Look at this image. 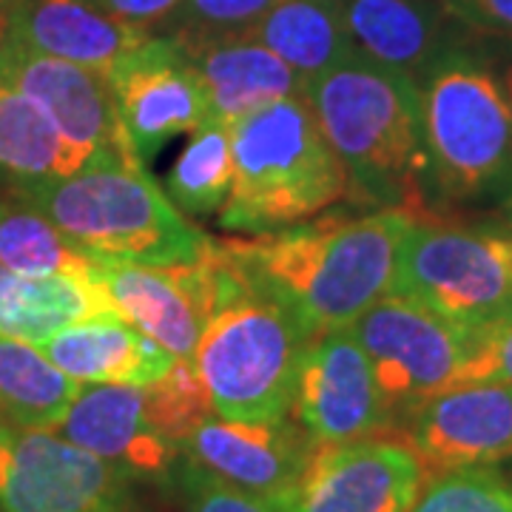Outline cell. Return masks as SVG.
<instances>
[{"mask_svg": "<svg viewBox=\"0 0 512 512\" xmlns=\"http://www.w3.org/2000/svg\"><path fill=\"white\" fill-rule=\"evenodd\" d=\"M0 268L12 276L92 274V256L32 205L0 202Z\"/></svg>", "mask_w": 512, "mask_h": 512, "instance_id": "d4e9b609", "label": "cell"}, {"mask_svg": "<svg viewBox=\"0 0 512 512\" xmlns=\"http://www.w3.org/2000/svg\"><path fill=\"white\" fill-rule=\"evenodd\" d=\"M319 441L296 421L205 419L183 450L222 481L268 504L293 493Z\"/></svg>", "mask_w": 512, "mask_h": 512, "instance_id": "9a60e30c", "label": "cell"}, {"mask_svg": "<svg viewBox=\"0 0 512 512\" xmlns=\"http://www.w3.org/2000/svg\"><path fill=\"white\" fill-rule=\"evenodd\" d=\"M100 316H117V308L94 271L86 276H12L0 293V333L32 345Z\"/></svg>", "mask_w": 512, "mask_h": 512, "instance_id": "44dd1931", "label": "cell"}, {"mask_svg": "<svg viewBox=\"0 0 512 512\" xmlns=\"http://www.w3.org/2000/svg\"><path fill=\"white\" fill-rule=\"evenodd\" d=\"M3 512H140L131 476L52 430L0 427Z\"/></svg>", "mask_w": 512, "mask_h": 512, "instance_id": "9c48e42d", "label": "cell"}, {"mask_svg": "<svg viewBox=\"0 0 512 512\" xmlns=\"http://www.w3.org/2000/svg\"><path fill=\"white\" fill-rule=\"evenodd\" d=\"M311 342L291 311L248 296L205 325L191 362L222 419L274 421L291 413L299 362Z\"/></svg>", "mask_w": 512, "mask_h": 512, "instance_id": "8992f818", "label": "cell"}, {"mask_svg": "<svg viewBox=\"0 0 512 512\" xmlns=\"http://www.w3.org/2000/svg\"><path fill=\"white\" fill-rule=\"evenodd\" d=\"M183 46L200 74L211 123L234 126L251 111L305 92L299 74L259 40L239 35Z\"/></svg>", "mask_w": 512, "mask_h": 512, "instance_id": "e0dca14e", "label": "cell"}, {"mask_svg": "<svg viewBox=\"0 0 512 512\" xmlns=\"http://www.w3.org/2000/svg\"><path fill=\"white\" fill-rule=\"evenodd\" d=\"M291 413L319 444L382 436L393 419L373 367L350 330L316 336L296 373Z\"/></svg>", "mask_w": 512, "mask_h": 512, "instance_id": "7c38bea8", "label": "cell"}, {"mask_svg": "<svg viewBox=\"0 0 512 512\" xmlns=\"http://www.w3.org/2000/svg\"><path fill=\"white\" fill-rule=\"evenodd\" d=\"M94 3L103 12H109L111 18L123 20L143 32H151L157 23L177 15L183 6V0H94Z\"/></svg>", "mask_w": 512, "mask_h": 512, "instance_id": "d6a6232c", "label": "cell"}, {"mask_svg": "<svg viewBox=\"0 0 512 512\" xmlns=\"http://www.w3.org/2000/svg\"><path fill=\"white\" fill-rule=\"evenodd\" d=\"M0 174L20 185L74 174L69 148L49 114L0 80Z\"/></svg>", "mask_w": 512, "mask_h": 512, "instance_id": "cb8c5ba5", "label": "cell"}, {"mask_svg": "<svg viewBox=\"0 0 512 512\" xmlns=\"http://www.w3.org/2000/svg\"><path fill=\"white\" fill-rule=\"evenodd\" d=\"M413 512H512V481L490 467L433 476Z\"/></svg>", "mask_w": 512, "mask_h": 512, "instance_id": "83f0119b", "label": "cell"}, {"mask_svg": "<svg viewBox=\"0 0 512 512\" xmlns=\"http://www.w3.org/2000/svg\"><path fill=\"white\" fill-rule=\"evenodd\" d=\"M390 296L410 299L458 328H481L512 311V237L493 228L413 222Z\"/></svg>", "mask_w": 512, "mask_h": 512, "instance_id": "52a82bcc", "label": "cell"}, {"mask_svg": "<svg viewBox=\"0 0 512 512\" xmlns=\"http://www.w3.org/2000/svg\"><path fill=\"white\" fill-rule=\"evenodd\" d=\"M305 97L356 200L436 222L427 208L430 165L416 77L353 52L313 77Z\"/></svg>", "mask_w": 512, "mask_h": 512, "instance_id": "7a4b0ae2", "label": "cell"}, {"mask_svg": "<svg viewBox=\"0 0 512 512\" xmlns=\"http://www.w3.org/2000/svg\"><path fill=\"white\" fill-rule=\"evenodd\" d=\"M413 217L379 208L362 217L333 211L251 239H217L251 296L291 311L313 339L348 330L390 296Z\"/></svg>", "mask_w": 512, "mask_h": 512, "instance_id": "6da1fadb", "label": "cell"}, {"mask_svg": "<svg viewBox=\"0 0 512 512\" xmlns=\"http://www.w3.org/2000/svg\"><path fill=\"white\" fill-rule=\"evenodd\" d=\"M0 80L15 86L49 114L60 140L69 148L74 171H80L103 151H117L126 160H140L120 128L106 74L40 55L15 40L3 60Z\"/></svg>", "mask_w": 512, "mask_h": 512, "instance_id": "4fadbf2b", "label": "cell"}, {"mask_svg": "<svg viewBox=\"0 0 512 512\" xmlns=\"http://www.w3.org/2000/svg\"><path fill=\"white\" fill-rule=\"evenodd\" d=\"M183 490L188 512H276L268 501L239 490L200 464H188L183 473Z\"/></svg>", "mask_w": 512, "mask_h": 512, "instance_id": "4dcf8cb0", "label": "cell"}, {"mask_svg": "<svg viewBox=\"0 0 512 512\" xmlns=\"http://www.w3.org/2000/svg\"><path fill=\"white\" fill-rule=\"evenodd\" d=\"M419 80L430 185L450 200L510 188L512 114L501 80L456 49H444Z\"/></svg>", "mask_w": 512, "mask_h": 512, "instance_id": "5b68a950", "label": "cell"}, {"mask_svg": "<svg viewBox=\"0 0 512 512\" xmlns=\"http://www.w3.org/2000/svg\"><path fill=\"white\" fill-rule=\"evenodd\" d=\"M407 447L424 476L512 458V384L450 387L407 413Z\"/></svg>", "mask_w": 512, "mask_h": 512, "instance_id": "5bb4252c", "label": "cell"}, {"mask_svg": "<svg viewBox=\"0 0 512 512\" xmlns=\"http://www.w3.org/2000/svg\"><path fill=\"white\" fill-rule=\"evenodd\" d=\"M444 12L478 35L512 43V0H444Z\"/></svg>", "mask_w": 512, "mask_h": 512, "instance_id": "1f68e13d", "label": "cell"}, {"mask_svg": "<svg viewBox=\"0 0 512 512\" xmlns=\"http://www.w3.org/2000/svg\"><path fill=\"white\" fill-rule=\"evenodd\" d=\"M80 382L57 370L43 350L0 333V410L23 430H52Z\"/></svg>", "mask_w": 512, "mask_h": 512, "instance_id": "603a6c76", "label": "cell"}, {"mask_svg": "<svg viewBox=\"0 0 512 512\" xmlns=\"http://www.w3.org/2000/svg\"><path fill=\"white\" fill-rule=\"evenodd\" d=\"M379 382L390 413L456 387L470 353V330L402 296H384L350 325Z\"/></svg>", "mask_w": 512, "mask_h": 512, "instance_id": "ba28073f", "label": "cell"}, {"mask_svg": "<svg viewBox=\"0 0 512 512\" xmlns=\"http://www.w3.org/2000/svg\"><path fill=\"white\" fill-rule=\"evenodd\" d=\"M9 279H12V274H9V271H3V268H0V293H3V288H6V285H9Z\"/></svg>", "mask_w": 512, "mask_h": 512, "instance_id": "d590c367", "label": "cell"}, {"mask_svg": "<svg viewBox=\"0 0 512 512\" xmlns=\"http://www.w3.org/2000/svg\"><path fill=\"white\" fill-rule=\"evenodd\" d=\"M43 356L80 384H146L157 382L177 356L160 348L146 333L120 316H100L43 339Z\"/></svg>", "mask_w": 512, "mask_h": 512, "instance_id": "d6986e66", "label": "cell"}, {"mask_svg": "<svg viewBox=\"0 0 512 512\" xmlns=\"http://www.w3.org/2000/svg\"><path fill=\"white\" fill-rule=\"evenodd\" d=\"M274 3L276 0H183L177 12L183 29L174 37L183 43H202L245 35Z\"/></svg>", "mask_w": 512, "mask_h": 512, "instance_id": "f1b7e54d", "label": "cell"}, {"mask_svg": "<svg viewBox=\"0 0 512 512\" xmlns=\"http://www.w3.org/2000/svg\"><path fill=\"white\" fill-rule=\"evenodd\" d=\"M501 89H504V97H507V106H510L512 114V63L504 69V74H501Z\"/></svg>", "mask_w": 512, "mask_h": 512, "instance_id": "e575fe53", "label": "cell"}, {"mask_svg": "<svg viewBox=\"0 0 512 512\" xmlns=\"http://www.w3.org/2000/svg\"><path fill=\"white\" fill-rule=\"evenodd\" d=\"M18 32H15V0H0V69L9 49L15 46Z\"/></svg>", "mask_w": 512, "mask_h": 512, "instance_id": "836d02e7", "label": "cell"}, {"mask_svg": "<svg viewBox=\"0 0 512 512\" xmlns=\"http://www.w3.org/2000/svg\"><path fill=\"white\" fill-rule=\"evenodd\" d=\"M15 32L40 55L69 60L109 77L117 60L148 32L111 18L94 0H15Z\"/></svg>", "mask_w": 512, "mask_h": 512, "instance_id": "ac0fdd59", "label": "cell"}, {"mask_svg": "<svg viewBox=\"0 0 512 512\" xmlns=\"http://www.w3.org/2000/svg\"><path fill=\"white\" fill-rule=\"evenodd\" d=\"M424 470L407 441L370 436L316 444L293 493L274 501L276 512H413Z\"/></svg>", "mask_w": 512, "mask_h": 512, "instance_id": "30bf717a", "label": "cell"}, {"mask_svg": "<svg viewBox=\"0 0 512 512\" xmlns=\"http://www.w3.org/2000/svg\"><path fill=\"white\" fill-rule=\"evenodd\" d=\"M234 185L222 228L268 234L322 214L348 194V171L325 140L305 92L231 126Z\"/></svg>", "mask_w": 512, "mask_h": 512, "instance_id": "277c9868", "label": "cell"}, {"mask_svg": "<svg viewBox=\"0 0 512 512\" xmlns=\"http://www.w3.org/2000/svg\"><path fill=\"white\" fill-rule=\"evenodd\" d=\"M242 37L268 46L305 86L356 52L345 26L342 0H276Z\"/></svg>", "mask_w": 512, "mask_h": 512, "instance_id": "7402d4cb", "label": "cell"}, {"mask_svg": "<svg viewBox=\"0 0 512 512\" xmlns=\"http://www.w3.org/2000/svg\"><path fill=\"white\" fill-rule=\"evenodd\" d=\"M484 382L512 384V311L470 330V353L456 387Z\"/></svg>", "mask_w": 512, "mask_h": 512, "instance_id": "f546056e", "label": "cell"}, {"mask_svg": "<svg viewBox=\"0 0 512 512\" xmlns=\"http://www.w3.org/2000/svg\"><path fill=\"white\" fill-rule=\"evenodd\" d=\"M439 3H444V0H439Z\"/></svg>", "mask_w": 512, "mask_h": 512, "instance_id": "74e56055", "label": "cell"}, {"mask_svg": "<svg viewBox=\"0 0 512 512\" xmlns=\"http://www.w3.org/2000/svg\"><path fill=\"white\" fill-rule=\"evenodd\" d=\"M234 185L231 126L205 123L180 151L165 180V194L188 217H208L222 211Z\"/></svg>", "mask_w": 512, "mask_h": 512, "instance_id": "484cf974", "label": "cell"}, {"mask_svg": "<svg viewBox=\"0 0 512 512\" xmlns=\"http://www.w3.org/2000/svg\"><path fill=\"white\" fill-rule=\"evenodd\" d=\"M18 194L89 256L165 268L200 259L208 245L146 165L117 151L97 154L69 177L20 185Z\"/></svg>", "mask_w": 512, "mask_h": 512, "instance_id": "3957f363", "label": "cell"}, {"mask_svg": "<svg viewBox=\"0 0 512 512\" xmlns=\"http://www.w3.org/2000/svg\"><path fill=\"white\" fill-rule=\"evenodd\" d=\"M350 43L359 55L419 80L444 52L439 0H342Z\"/></svg>", "mask_w": 512, "mask_h": 512, "instance_id": "ffe728a7", "label": "cell"}, {"mask_svg": "<svg viewBox=\"0 0 512 512\" xmlns=\"http://www.w3.org/2000/svg\"><path fill=\"white\" fill-rule=\"evenodd\" d=\"M143 390L148 421L177 447L214 413L211 393L191 359H174V365Z\"/></svg>", "mask_w": 512, "mask_h": 512, "instance_id": "4316f807", "label": "cell"}, {"mask_svg": "<svg viewBox=\"0 0 512 512\" xmlns=\"http://www.w3.org/2000/svg\"><path fill=\"white\" fill-rule=\"evenodd\" d=\"M52 433L131 478L163 476L177 456V444L148 421L146 390L137 384H80Z\"/></svg>", "mask_w": 512, "mask_h": 512, "instance_id": "2e32d148", "label": "cell"}, {"mask_svg": "<svg viewBox=\"0 0 512 512\" xmlns=\"http://www.w3.org/2000/svg\"><path fill=\"white\" fill-rule=\"evenodd\" d=\"M507 217H510L512 222V194H510V200H507Z\"/></svg>", "mask_w": 512, "mask_h": 512, "instance_id": "8d00e7d4", "label": "cell"}, {"mask_svg": "<svg viewBox=\"0 0 512 512\" xmlns=\"http://www.w3.org/2000/svg\"><path fill=\"white\" fill-rule=\"evenodd\" d=\"M109 83L120 128L143 165L168 140L211 123L200 74L177 37L143 40L117 60Z\"/></svg>", "mask_w": 512, "mask_h": 512, "instance_id": "8fae6325", "label": "cell"}]
</instances>
